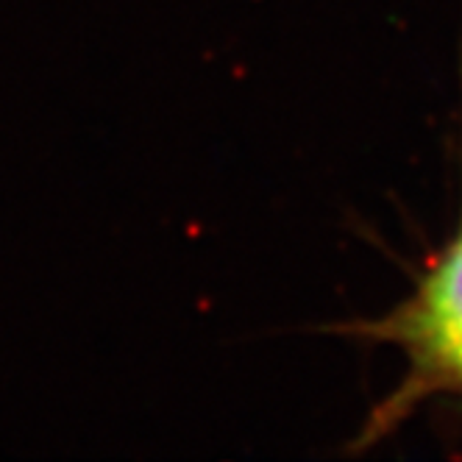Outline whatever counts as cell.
<instances>
[{"label":"cell","instance_id":"1","mask_svg":"<svg viewBox=\"0 0 462 462\" xmlns=\"http://www.w3.org/2000/svg\"><path fill=\"white\" fill-rule=\"evenodd\" d=\"M368 332L407 351L412 376L404 399L432 390L462 393V228L420 279L412 299Z\"/></svg>","mask_w":462,"mask_h":462}]
</instances>
